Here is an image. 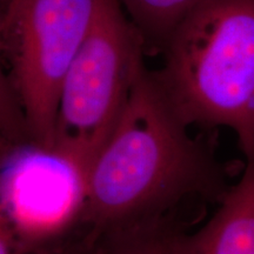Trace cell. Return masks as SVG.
Segmentation results:
<instances>
[{"label": "cell", "instance_id": "1", "mask_svg": "<svg viewBox=\"0 0 254 254\" xmlns=\"http://www.w3.org/2000/svg\"><path fill=\"white\" fill-rule=\"evenodd\" d=\"M145 69L86 176L78 230L87 245L129 237L171 239L199 227L238 173L212 133L193 136Z\"/></svg>", "mask_w": 254, "mask_h": 254}, {"label": "cell", "instance_id": "2", "mask_svg": "<svg viewBox=\"0 0 254 254\" xmlns=\"http://www.w3.org/2000/svg\"><path fill=\"white\" fill-rule=\"evenodd\" d=\"M153 73L189 127H227L254 159V0H207L171 34Z\"/></svg>", "mask_w": 254, "mask_h": 254}, {"label": "cell", "instance_id": "3", "mask_svg": "<svg viewBox=\"0 0 254 254\" xmlns=\"http://www.w3.org/2000/svg\"><path fill=\"white\" fill-rule=\"evenodd\" d=\"M145 41L119 0H101L60 90L52 152L86 179L145 72Z\"/></svg>", "mask_w": 254, "mask_h": 254}, {"label": "cell", "instance_id": "4", "mask_svg": "<svg viewBox=\"0 0 254 254\" xmlns=\"http://www.w3.org/2000/svg\"><path fill=\"white\" fill-rule=\"evenodd\" d=\"M101 0H7L0 49L6 91L18 105L28 142L52 151L60 90Z\"/></svg>", "mask_w": 254, "mask_h": 254}, {"label": "cell", "instance_id": "5", "mask_svg": "<svg viewBox=\"0 0 254 254\" xmlns=\"http://www.w3.org/2000/svg\"><path fill=\"white\" fill-rule=\"evenodd\" d=\"M86 195V179L55 152L31 144L12 152L1 174V226L27 245L67 239L78 230Z\"/></svg>", "mask_w": 254, "mask_h": 254}, {"label": "cell", "instance_id": "6", "mask_svg": "<svg viewBox=\"0 0 254 254\" xmlns=\"http://www.w3.org/2000/svg\"><path fill=\"white\" fill-rule=\"evenodd\" d=\"M167 246L168 254H254V159L213 215Z\"/></svg>", "mask_w": 254, "mask_h": 254}, {"label": "cell", "instance_id": "7", "mask_svg": "<svg viewBox=\"0 0 254 254\" xmlns=\"http://www.w3.org/2000/svg\"><path fill=\"white\" fill-rule=\"evenodd\" d=\"M207 0H119L146 50L163 51L171 34Z\"/></svg>", "mask_w": 254, "mask_h": 254}, {"label": "cell", "instance_id": "8", "mask_svg": "<svg viewBox=\"0 0 254 254\" xmlns=\"http://www.w3.org/2000/svg\"><path fill=\"white\" fill-rule=\"evenodd\" d=\"M0 254H91V249L77 233L46 245H27L0 233Z\"/></svg>", "mask_w": 254, "mask_h": 254}, {"label": "cell", "instance_id": "9", "mask_svg": "<svg viewBox=\"0 0 254 254\" xmlns=\"http://www.w3.org/2000/svg\"><path fill=\"white\" fill-rule=\"evenodd\" d=\"M168 240L161 237H129L91 246V254H168Z\"/></svg>", "mask_w": 254, "mask_h": 254}, {"label": "cell", "instance_id": "10", "mask_svg": "<svg viewBox=\"0 0 254 254\" xmlns=\"http://www.w3.org/2000/svg\"><path fill=\"white\" fill-rule=\"evenodd\" d=\"M5 1H7V0H1V4H4Z\"/></svg>", "mask_w": 254, "mask_h": 254}]
</instances>
